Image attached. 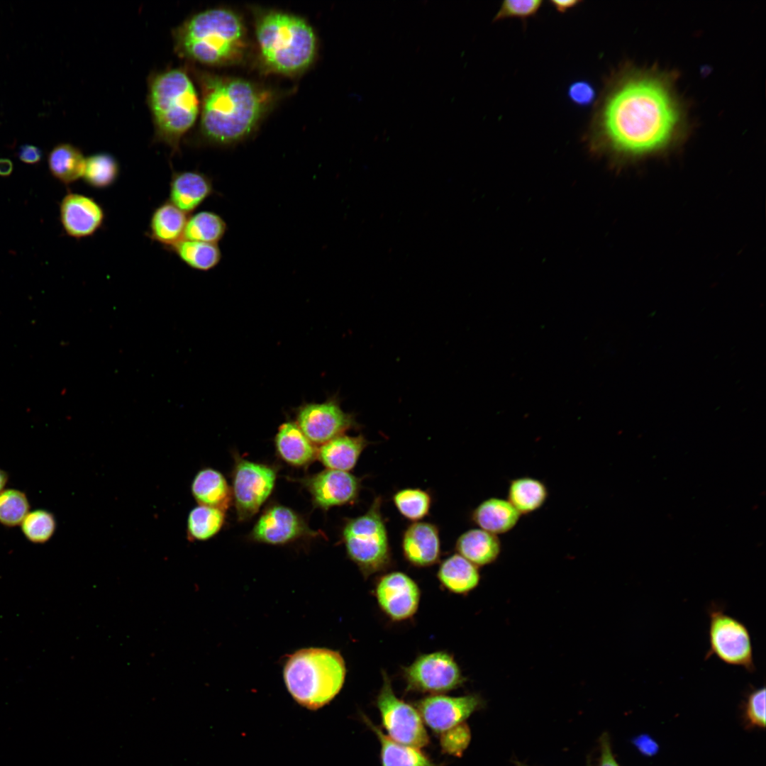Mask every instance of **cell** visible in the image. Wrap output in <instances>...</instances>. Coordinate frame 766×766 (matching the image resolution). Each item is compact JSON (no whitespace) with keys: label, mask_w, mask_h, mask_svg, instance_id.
Masks as SVG:
<instances>
[{"label":"cell","mask_w":766,"mask_h":766,"mask_svg":"<svg viewBox=\"0 0 766 766\" xmlns=\"http://www.w3.org/2000/svg\"><path fill=\"white\" fill-rule=\"evenodd\" d=\"M266 103L264 93L248 81L206 77L203 83L202 133L216 144L240 140L254 128Z\"/></svg>","instance_id":"cell-2"},{"label":"cell","mask_w":766,"mask_h":766,"mask_svg":"<svg viewBox=\"0 0 766 766\" xmlns=\"http://www.w3.org/2000/svg\"><path fill=\"white\" fill-rule=\"evenodd\" d=\"M471 521L485 531L496 535L511 531L521 514L507 500L492 497L482 501L472 511Z\"/></svg>","instance_id":"cell-23"},{"label":"cell","mask_w":766,"mask_h":766,"mask_svg":"<svg viewBox=\"0 0 766 766\" xmlns=\"http://www.w3.org/2000/svg\"><path fill=\"white\" fill-rule=\"evenodd\" d=\"M226 229L225 221L218 214L209 211H199L189 216L183 239L217 244L223 238Z\"/></svg>","instance_id":"cell-33"},{"label":"cell","mask_w":766,"mask_h":766,"mask_svg":"<svg viewBox=\"0 0 766 766\" xmlns=\"http://www.w3.org/2000/svg\"><path fill=\"white\" fill-rule=\"evenodd\" d=\"M60 220L65 233L79 240L94 235L103 227L106 212L94 198L68 192L60 204Z\"/></svg>","instance_id":"cell-17"},{"label":"cell","mask_w":766,"mask_h":766,"mask_svg":"<svg viewBox=\"0 0 766 766\" xmlns=\"http://www.w3.org/2000/svg\"><path fill=\"white\" fill-rule=\"evenodd\" d=\"M515 763H516V765L517 766H529V765H525L523 763L519 762L518 761H516ZM586 766H592L590 760L587 761V763Z\"/></svg>","instance_id":"cell-47"},{"label":"cell","mask_w":766,"mask_h":766,"mask_svg":"<svg viewBox=\"0 0 766 766\" xmlns=\"http://www.w3.org/2000/svg\"><path fill=\"white\" fill-rule=\"evenodd\" d=\"M224 521V511L208 506L198 505L188 514L187 539L192 542L209 540L220 531Z\"/></svg>","instance_id":"cell-32"},{"label":"cell","mask_w":766,"mask_h":766,"mask_svg":"<svg viewBox=\"0 0 766 766\" xmlns=\"http://www.w3.org/2000/svg\"><path fill=\"white\" fill-rule=\"evenodd\" d=\"M470 739V728L463 723L441 733L440 743L444 753L460 756L467 748Z\"/></svg>","instance_id":"cell-38"},{"label":"cell","mask_w":766,"mask_h":766,"mask_svg":"<svg viewBox=\"0 0 766 766\" xmlns=\"http://www.w3.org/2000/svg\"><path fill=\"white\" fill-rule=\"evenodd\" d=\"M305 519L292 509L280 504L269 506L261 514L250 534V539L270 545H284L296 540L315 537Z\"/></svg>","instance_id":"cell-15"},{"label":"cell","mask_w":766,"mask_h":766,"mask_svg":"<svg viewBox=\"0 0 766 766\" xmlns=\"http://www.w3.org/2000/svg\"><path fill=\"white\" fill-rule=\"evenodd\" d=\"M374 596L382 611L393 621L412 618L421 599L417 583L402 572L394 571L382 575L374 588Z\"/></svg>","instance_id":"cell-14"},{"label":"cell","mask_w":766,"mask_h":766,"mask_svg":"<svg viewBox=\"0 0 766 766\" xmlns=\"http://www.w3.org/2000/svg\"><path fill=\"white\" fill-rule=\"evenodd\" d=\"M638 750L645 755H653L657 750V743L649 736H640L635 740Z\"/></svg>","instance_id":"cell-43"},{"label":"cell","mask_w":766,"mask_h":766,"mask_svg":"<svg viewBox=\"0 0 766 766\" xmlns=\"http://www.w3.org/2000/svg\"><path fill=\"white\" fill-rule=\"evenodd\" d=\"M401 547L405 559L413 566L435 565L440 557L438 528L428 522H413L404 532Z\"/></svg>","instance_id":"cell-18"},{"label":"cell","mask_w":766,"mask_h":766,"mask_svg":"<svg viewBox=\"0 0 766 766\" xmlns=\"http://www.w3.org/2000/svg\"><path fill=\"white\" fill-rule=\"evenodd\" d=\"M317 507L328 509L355 503L361 489V479L349 472L327 469L301 479Z\"/></svg>","instance_id":"cell-16"},{"label":"cell","mask_w":766,"mask_h":766,"mask_svg":"<svg viewBox=\"0 0 766 766\" xmlns=\"http://www.w3.org/2000/svg\"><path fill=\"white\" fill-rule=\"evenodd\" d=\"M567 96L575 105L586 107L595 100L596 91L588 81L580 79L573 82L567 89Z\"/></svg>","instance_id":"cell-40"},{"label":"cell","mask_w":766,"mask_h":766,"mask_svg":"<svg viewBox=\"0 0 766 766\" xmlns=\"http://www.w3.org/2000/svg\"><path fill=\"white\" fill-rule=\"evenodd\" d=\"M383 682L376 698L382 726L394 741L417 748L429 743V736L417 709L397 697L385 671Z\"/></svg>","instance_id":"cell-9"},{"label":"cell","mask_w":766,"mask_h":766,"mask_svg":"<svg viewBox=\"0 0 766 766\" xmlns=\"http://www.w3.org/2000/svg\"><path fill=\"white\" fill-rule=\"evenodd\" d=\"M296 423L316 445L360 427L355 415L344 411L336 398L301 406L296 413Z\"/></svg>","instance_id":"cell-12"},{"label":"cell","mask_w":766,"mask_h":766,"mask_svg":"<svg viewBox=\"0 0 766 766\" xmlns=\"http://www.w3.org/2000/svg\"><path fill=\"white\" fill-rule=\"evenodd\" d=\"M149 104L157 139L177 152L182 137L199 113V100L191 79L181 69L155 75L150 84Z\"/></svg>","instance_id":"cell-6"},{"label":"cell","mask_w":766,"mask_h":766,"mask_svg":"<svg viewBox=\"0 0 766 766\" xmlns=\"http://www.w3.org/2000/svg\"><path fill=\"white\" fill-rule=\"evenodd\" d=\"M540 0H506L503 1L494 21L507 18H526L535 15L540 9Z\"/></svg>","instance_id":"cell-39"},{"label":"cell","mask_w":766,"mask_h":766,"mask_svg":"<svg viewBox=\"0 0 766 766\" xmlns=\"http://www.w3.org/2000/svg\"><path fill=\"white\" fill-rule=\"evenodd\" d=\"M600 756L597 766H620L613 753L608 733H602L599 738Z\"/></svg>","instance_id":"cell-41"},{"label":"cell","mask_w":766,"mask_h":766,"mask_svg":"<svg viewBox=\"0 0 766 766\" xmlns=\"http://www.w3.org/2000/svg\"><path fill=\"white\" fill-rule=\"evenodd\" d=\"M369 443L361 434L356 436L343 434L319 445L317 458L328 469L349 472L355 467Z\"/></svg>","instance_id":"cell-22"},{"label":"cell","mask_w":766,"mask_h":766,"mask_svg":"<svg viewBox=\"0 0 766 766\" xmlns=\"http://www.w3.org/2000/svg\"><path fill=\"white\" fill-rule=\"evenodd\" d=\"M86 157L70 143L55 145L48 156L49 170L53 177L65 185L82 178Z\"/></svg>","instance_id":"cell-29"},{"label":"cell","mask_w":766,"mask_h":766,"mask_svg":"<svg viewBox=\"0 0 766 766\" xmlns=\"http://www.w3.org/2000/svg\"><path fill=\"white\" fill-rule=\"evenodd\" d=\"M29 502L24 492L6 489L0 492V523L8 527L20 525L29 512Z\"/></svg>","instance_id":"cell-36"},{"label":"cell","mask_w":766,"mask_h":766,"mask_svg":"<svg viewBox=\"0 0 766 766\" xmlns=\"http://www.w3.org/2000/svg\"><path fill=\"white\" fill-rule=\"evenodd\" d=\"M548 494V487L543 481L525 476L509 482L507 500L521 515H526L540 509Z\"/></svg>","instance_id":"cell-28"},{"label":"cell","mask_w":766,"mask_h":766,"mask_svg":"<svg viewBox=\"0 0 766 766\" xmlns=\"http://www.w3.org/2000/svg\"><path fill=\"white\" fill-rule=\"evenodd\" d=\"M346 675L345 663L337 651L309 648L296 651L287 660L283 677L286 687L301 706L318 709L335 698Z\"/></svg>","instance_id":"cell-4"},{"label":"cell","mask_w":766,"mask_h":766,"mask_svg":"<svg viewBox=\"0 0 766 766\" xmlns=\"http://www.w3.org/2000/svg\"><path fill=\"white\" fill-rule=\"evenodd\" d=\"M277 470L272 466L235 457L232 496L239 521L252 517L273 491Z\"/></svg>","instance_id":"cell-11"},{"label":"cell","mask_w":766,"mask_h":766,"mask_svg":"<svg viewBox=\"0 0 766 766\" xmlns=\"http://www.w3.org/2000/svg\"><path fill=\"white\" fill-rule=\"evenodd\" d=\"M274 442L279 456L290 465L306 467L317 458L316 445L309 440L296 422L282 423L278 428Z\"/></svg>","instance_id":"cell-21"},{"label":"cell","mask_w":766,"mask_h":766,"mask_svg":"<svg viewBox=\"0 0 766 766\" xmlns=\"http://www.w3.org/2000/svg\"><path fill=\"white\" fill-rule=\"evenodd\" d=\"M684 121L669 79L653 72L631 71L610 84L590 131L601 147L633 159L668 148L680 136Z\"/></svg>","instance_id":"cell-1"},{"label":"cell","mask_w":766,"mask_h":766,"mask_svg":"<svg viewBox=\"0 0 766 766\" xmlns=\"http://www.w3.org/2000/svg\"><path fill=\"white\" fill-rule=\"evenodd\" d=\"M188 218V214L167 200L153 210L145 235L167 250L183 240Z\"/></svg>","instance_id":"cell-20"},{"label":"cell","mask_w":766,"mask_h":766,"mask_svg":"<svg viewBox=\"0 0 766 766\" xmlns=\"http://www.w3.org/2000/svg\"><path fill=\"white\" fill-rule=\"evenodd\" d=\"M13 171V163L7 158H0V176L9 177Z\"/></svg>","instance_id":"cell-45"},{"label":"cell","mask_w":766,"mask_h":766,"mask_svg":"<svg viewBox=\"0 0 766 766\" xmlns=\"http://www.w3.org/2000/svg\"><path fill=\"white\" fill-rule=\"evenodd\" d=\"M437 577L444 588L457 594H468L480 581L478 567L457 553L440 563Z\"/></svg>","instance_id":"cell-27"},{"label":"cell","mask_w":766,"mask_h":766,"mask_svg":"<svg viewBox=\"0 0 766 766\" xmlns=\"http://www.w3.org/2000/svg\"><path fill=\"white\" fill-rule=\"evenodd\" d=\"M406 692L443 694L458 687L466 679L450 653L445 651L418 655L414 661L402 667Z\"/></svg>","instance_id":"cell-10"},{"label":"cell","mask_w":766,"mask_h":766,"mask_svg":"<svg viewBox=\"0 0 766 766\" xmlns=\"http://www.w3.org/2000/svg\"><path fill=\"white\" fill-rule=\"evenodd\" d=\"M174 36L176 49L182 55L207 65L234 62L245 47L242 21L225 9L195 14L177 28Z\"/></svg>","instance_id":"cell-3"},{"label":"cell","mask_w":766,"mask_h":766,"mask_svg":"<svg viewBox=\"0 0 766 766\" xmlns=\"http://www.w3.org/2000/svg\"><path fill=\"white\" fill-rule=\"evenodd\" d=\"M191 492L199 505L217 508L224 511L231 504L232 491L224 476L218 471L206 467L200 470L191 484Z\"/></svg>","instance_id":"cell-26"},{"label":"cell","mask_w":766,"mask_h":766,"mask_svg":"<svg viewBox=\"0 0 766 766\" xmlns=\"http://www.w3.org/2000/svg\"><path fill=\"white\" fill-rule=\"evenodd\" d=\"M20 525L23 535L28 540L35 543H44L53 535L56 529V520L51 512L36 509L28 512Z\"/></svg>","instance_id":"cell-35"},{"label":"cell","mask_w":766,"mask_h":766,"mask_svg":"<svg viewBox=\"0 0 766 766\" xmlns=\"http://www.w3.org/2000/svg\"><path fill=\"white\" fill-rule=\"evenodd\" d=\"M393 501L399 512L406 519L416 522L428 515L431 496L421 489H404L393 496Z\"/></svg>","instance_id":"cell-34"},{"label":"cell","mask_w":766,"mask_h":766,"mask_svg":"<svg viewBox=\"0 0 766 766\" xmlns=\"http://www.w3.org/2000/svg\"><path fill=\"white\" fill-rule=\"evenodd\" d=\"M744 718L749 727H765V688H755L747 695L743 705Z\"/></svg>","instance_id":"cell-37"},{"label":"cell","mask_w":766,"mask_h":766,"mask_svg":"<svg viewBox=\"0 0 766 766\" xmlns=\"http://www.w3.org/2000/svg\"><path fill=\"white\" fill-rule=\"evenodd\" d=\"M213 192L211 178L196 170L173 171L167 199L187 214L196 210Z\"/></svg>","instance_id":"cell-19"},{"label":"cell","mask_w":766,"mask_h":766,"mask_svg":"<svg viewBox=\"0 0 766 766\" xmlns=\"http://www.w3.org/2000/svg\"><path fill=\"white\" fill-rule=\"evenodd\" d=\"M8 479L9 475L7 472L0 469V492L4 490V488L8 482Z\"/></svg>","instance_id":"cell-46"},{"label":"cell","mask_w":766,"mask_h":766,"mask_svg":"<svg viewBox=\"0 0 766 766\" xmlns=\"http://www.w3.org/2000/svg\"><path fill=\"white\" fill-rule=\"evenodd\" d=\"M416 708L423 723L435 733H441L465 723L472 714L482 709L485 701L478 694L450 696L430 694L417 701Z\"/></svg>","instance_id":"cell-13"},{"label":"cell","mask_w":766,"mask_h":766,"mask_svg":"<svg viewBox=\"0 0 766 766\" xmlns=\"http://www.w3.org/2000/svg\"><path fill=\"white\" fill-rule=\"evenodd\" d=\"M175 254L188 267L209 271L220 262L221 252L217 244L183 239L167 249Z\"/></svg>","instance_id":"cell-30"},{"label":"cell","mask_w":766,"mask_h":766,"mask_svg":"<svg viewBox=\"0 0 766 766\" xmlns=\"http://www.w3.org/2000/svg\"><path fill=\"white\" fill-rule=\"evenodd\" d=\"M581 1L577 0H553L550 1L551 5L560 13L567 11L569 9L577 6Z\"/></svg>","instance_id":"cell-44"},{"label":"cell","mask_w":766,"mask_h":766,"mask_svg":"<svg viewBox=\"0 0 766 766\" xmlns=\"http://www.w3.org/2000/svg\"><path fill=\"white\" fill-rule=\"evenodd\" d=\"M708 614L709 649L705 659L715 656L725 664L754 672L753 648L747 626L715 603L708 609Z\"/></svg>","instance_id":"cell-8"},{"label":"cell","mask_w":766,"mask_h":766,"mask_svg":"<svg viewBox=\"0 0 766 766\" xmlns=\"http://www.w3.org/2000/svg\"><path fill=\"white\" fill-rule=\"evenodd\" d=\"M501 542L494 534L480 528L470 529L457 538V554L477 567L494 562L501 552Z\"/></svg>","instance_id":"cell-25"},{"label":"cell","mask_w":766,"mask_h":766,"mask_svg":"<svg viewBox=\"0 0 766 766\" xmlns=\"http://www.w3.org/2000/svg\"><path fill=\"white\" fill-rule=\"evenodd\" d=\"M361 716L379 740L381 766H443L434 762L419 748L394 741L365 714H363Z\"/></svg>","instance_id":"cell-24"},{"label":"cell","mask_w":766,"mask_h":766,"mask_svg":"<svg viewBox=\"0 0 766 766\" xmlns=\"http://www.w3.org/2000/svg\"><path fill=\"white\" fill-rule=\"evenodd\" d=\"M382 501L381 496L376 497L366 513L347 519L342 529L347 555L365 578L387 570L392 564Z\"/></svg>","instance_id":"cell-7"},{"label":"cell","mask_w":766,"mask_h":766,"mask_svg":"<svg viewBox=\"0 0 766 766\" xmlns=\"http://www.w3.org/2000/svg\"><path fill=\"white\" fill-rule=\"evenodd\" d=\"M17 155L23 163L35 165L41 160L43 152L39 148L33 145L26 144L19 148Z\"/></svg>","instance_id":"cell-42"},{"label":"cell","mask_w":766,"mask_h":766,"mask_svg":"<svg viewBox=\"0 0 766 766\" xmlns=\"http://www.w3.org/2000/svg\"><path fill=\"white\" fill-rule=\"evenodd\" d=\"M120 175V165L116 158L108 152H98L86 157L82 179L95 189H106L113 186Z\"/></svg>","instance_id":"cell-31"},{"label":"cell","mask_w":766,"mask_h":766,"mask_svg":"<svg viewBox=\"0 0 766 766\" xmlns=\"http://www.w3.org/2000/svg\"><path fill=\"white\" fill-rule=\"evenodd\" d=\"M256 38L262 59L271 70L294 74L308 67L316 52V38L303 18L270 11L256 23Z\"/></svg>","instance_id":"cell-5"}]
</instances>
